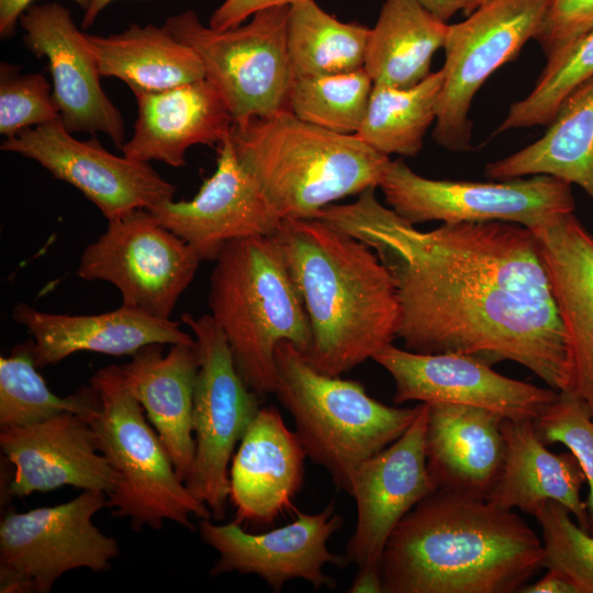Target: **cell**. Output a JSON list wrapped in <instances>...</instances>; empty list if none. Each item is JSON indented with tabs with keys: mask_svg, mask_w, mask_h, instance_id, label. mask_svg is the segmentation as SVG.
<instances>
[{
	"mask_svg": "<svg viewBox=\"0 0 593 593\" xmlns=\"http://www.w3.org/2000/svg\"><path fill=\"white\" fill-rule=\"evenodd\" d=\"M376 189L315 219L370 246L388 268L405 349L490 366L514 361L567 391L568 337L534 232L499 221L421 231L383 205Z\"/></svg>",
	"mask_w": 593,
	"mask_h": 593,
	"instance_id": "6da1fadb",
	"label": "cell"
},
{
	"mask_svg": "<svg viewBox=\"0 0 593 593\" xmlns=\"http://www.w3.org/2000/svg\"><path fill=\"white\" fill-rule=\"evenodd\" d=\"M544 568L542 541L513 511L436 490L392 532L383 593H511Z\"/></svg>",
	"mask_w": 593,
	"mask_h": 593,
	"instance_id": "7a4b0ae2",
	"label": "cell"
},
{
	"mask_svg": "<svg viewBox=\"0 0 593 593\" xmlns=\"http://www.w3.org/2000/svg\"><path fill=\"white\" fill-rule=\"evenodd\" d=\"M312 329L305 356L340 377L396 338L394 281L376 251L320 219H284L275 234Z\"/></svg>",
	"mask_w": 593,
	"mask_h": 593,
	"instance_id": "3957f363",
	"label": "cell"
},
{
	"mask_svg": "<svg viewBox=\"0 0 593 593\" xmlns=\"http://www.w3.org/2000/svg\"><path fill=\"white\" fill-rule=\"evenodd\" d=\"M231 138L282 219H314L337 200L379 188L391 163L356 134L325 130L290 111L234 125Z\"/></svg>",
	"mask_w": 593,
	"mask_h": 593,
	"instance_id": "277c9868",
	"label": "cell"
},
{
	"mask_svg": "<svg viewBox=\"0 0 593 593\" xmlns=\"http://www.w3.org/2000/svg\"><path fill=\"white\" fill-rule=\"evenodd\" d=\"M214 261L210 315L245 383L264 399L275 392L278 345L289 342L304 355L311 348L303 301L272 236L233 240Z\"/></svg>",
	"mask_w": 593,
	"mask_h": 593,
	"instance_id": "5b68a950",
	"label": "cell"
},
{
	"mask_svg": "<svg viewBox=\"0 0 593 593\" xmlns=\"http://www.w3.org/2000/svg\"><path fill=\"white\" fill-rule=\"evenodd\" d=\"M273 394L292 416L306 457L348 494L359 466L400 438L422 406L385 405L361 383L317 371L289 342L276 349Z\"/></svg>",
	"mask_w": 593,
	"mask_h": 593,
	"instance_id": "8992f818",
	"label": "cell"
},
{
	"mask_svg": "<svg viewBox=\"0 0 593 593\" xmlns=\"http://www.w3.org/2000/svg\"><path fill=\"white\" fill-rule=\"evenodd\" d=\"M100 406L86 421L99 451L116 473L107 507L130 519L133 530L160 529L165 521L194 532L192 517L212 518L209 507L192 495L179 478L157 432L126 388L120 366L100 368L90 378Z\"/></svg>",
	"mask_w": 593,
	"mask_h": 593,
	"instance_id": "52a82bcc",
	"label": "cell"
},
{
	"mask_svg": "<svg viewBox=\"0 0 593 593\" xmlns=\"http://www.w3.org/2000/svg\"><path fill=\"white\" fill-rule=\"evenodd\" d=\"M289 7L260 10L249 22L223 31L205 26L192 10L165 21L201 59L234 125L290 111L294 76L287 48Z\"/></svg>",
	"mask_w": 593,
	"mask_h": 593,
	"instance_id": "ba28073f",
	"label": "cell"
},
{
	"mask_svg": "<svg viewBox=\"0 0 593 593\" xmlns=\"http://www.w3.org/2000/svg\"><path fill=\"white\" fill-rule=\"evenodd\" d=\"M192 332L199 369L194 390L195 455L184 484L212 518H224L230 501V462L256 417L261 399L242 378L231 347L210 314L181 315Z\"/></svg>",
	"mask_w": 593,
	"mask_h": 593,
	"instance_id": "9c48e42d",
	"label": "cell"
},
{
	"mask_svg": "<svg viewBox=\"0 0 593 593\" xmlns=\"http://www.w3.org/2000/svg\"><path fill=\"white\" fill-rule=\"evenodd\" d=\"M390 209L406 222H510L530 230L574 211L571 184L547 175L489 182L423 177L391 160L379 186Z\"/></svg>",
	"mask_w": 593,
	"mask_h": 593,
	"instance_id": "30bf717a",
	"label": "cell"
},
{
	"mask_svg": "<svg viewBox=\"0 0 593 593\" xmlns=\"http://www.w3.org/2000/svg\"><path fill=\"white\" fill-rule=\"evenodd\" d=\"M547 0H491L458 23L448 24L444 43L443 87L434 141L457 153L472 150L473 98L486 79L514 60L535 38Z\"/></svg>",
	"mask_w": 593,
	"mask_h": 593,
	"instance_id": "8fae6325",
	"label": "cell"
},
{
	"mask_svg": "<svg viewBox=\"0 0 593 593\" xmlns=\"http://www.w3.org/2000/svg\"><path fill=\"white\" fill-rule=\"evenodd\" d=\"M202 260L146 209L109 221L79 259L77 276L102 280L121 293L122 305L169 320Z\"/></svg>",
	"mask_w": 593,
	"mask_h": 593,
	"instance_id": "7c38bea8",
	"label": "cell"
},
{
	"mask_svg": "<svg viewBox=\"0 0 593 593\" xmlns=\"http://www.w3.org/2000/svg\"><path fill=\"white\" fill-rule=\"evenodd\" d=\"M107 499L103 491L83 490L56 506L7 513L0 523V567L26 575L40 593L51 592L68 571L109 570L120 556L119 544L92 522Z\"/></svg>",
	"mask_w": 593,
	"mask_h": 593,
	"instance_id": "4fadbf2b",
	"label": "cell"
},
{
	"mask_svg": "<svg viewBox=\"0 0 593 593\" xmlns=\"http://www.w3.org/2000/svg\"><path fill=\"white\" fill-rule=\"evenodd\" d=\"M0 148L31 158L70 183L108 221L172 200L176 188L145 161L109 153L96 137L79 141L60 118L5 138Z\"/></svg>",
	"mask_w": 593,
	"mask_h": 593,
	"instance_id": "5bb4252c",
	"label": "cell"
},
{
	"mask_svg": "<svg viewBox=\"0 0 593 593\" xmlns=\"http://www.w3.org/2000/svg\"><path fill=\"white\" fill-rule=\"evenodd\" d=\"M296 515L292 523L260 534L246 532L235 521L215 524L211 518L200 519L202 540L219 552L210 574H256L276 593L295 579L316 590L334 589L337 581L324 568L348 566L345 556L327 548L328 539L343 527V517L335 513L333 501L318 513L296 511Z\"/></svg>",
	"mask_w": 593,
	"mask_h": 593,
	"instance_id": "9a60e30c",
	"label": "cell"
},
{
	"mask_svg": "<svg viewBox=\"0 0 593 593\" xmlns=\"http://www.w3.org/2000/svg\"><path fill=\"white\" fill-rule=\"evenodd\" d=\"M395 384V404H461L504 418L535 421L558 391L505 377L492 366L461 354H421L389 344L373 357Z\"/></svg>",
	"mask_w": 593,
	"mask_h": 593,
	"instance_id": "2e32d148",
	"label": "cell"
},
{
	"mask_svg": "<svg viewBox=\"0 0 593 593\" xmlns=\"http://www.w3.org/2000/svg\"><path fill=\"white\" fill-rule=\"evenodd\" d=\"M428 405L422 403L414 422L390 446L362 462L349 495L357 522L345 558L358 570L381 571L387 542L402 518L437 490L427 469L425 430Z\"/></svg>",
	"mask_w": 593,
	"mask_h": 593,
	"instance_id": "e0dca14e",
	"label": "cell"
},
{
	"mask_svg": "<svg viewBox=\"0 0 593 593\" xmlns=\"http://www.w3.org/2000/svg\"><path fill=\"white\" fill-rule=\"evenodd\" d=\"M148 211L202 261H214L233 240L271 236L284 220L238 159L231 133L217 145L214 172L191 200L165 201Z\"/></svg>",
	"mask_w": 593,
	"mask_h": 593,
	"instance_id": "ac0fdd59",
	"label": "cell"
},
{
	"mask_svg": "<svg viewBox=\"0 0 593 593\" xmlns=\"http://www.w3.org/2000/svg\"><path fill=\"white\" fill-rule=\"evenodd\" d=\"M19 23L25 31L26 47L38 58L48 60L53 97L66 130L104 133L121 150L123 118L101 87V75L87 33L78 30L70 11L56 2L34 3Z\"/></svg>",
	"mask_w": 593,
	"mask_h": 593,
	"instance_id": "d6986e66",
	"label": "cell"
},
{
	"mask_svg": "<svg viewBox=\"0 0 593 593\" xmlns=\"http://www.w3.org/2000/svg\"><path fill=\"white\" fill-rule=\"evenodd\" d=\"M0 447L14 467L7 493L26 496L65 485L111 494L116 473L99 451L90 424L64 413L27 426L3 428Z\"/></svg>",
	"mask_w": 593,
	"mask_h": 593,
	"instance_id": "ffe728a7",
	"label": "cell"
},
{
	"mask_svg": "<svg viewBox=\"0 0 593 593\" xmlns=\"http://www.w3.org/2000/svg\"><path fill=\"white\" fill-rule=\"evenodd\" d=\"M568 337L569 392L593 418V234L573 212L532 230Z\"/></svg>",
	"mask_w": 593,
	"mask_h": 593,
	"instance_id": "44dd1931",
	"label": "cell"
},
{
	"mask_svg": "<svg viewBox=\"0 0 593 593\" xmlns=\"http://www.w3.org/2000/svg\"><path fill=\"white\" fill-rule=\"evenodd\" d=\"M306 454L275 406L260 407L230 468V501L238 524L272 525L294 510Z\"/></svg>",
	"mask_w": 593,
	"mask_h": 593,
	"instance_id": "7402d4cb",
	"label": "cell"
},
{
	"mask_svg": "<svg viewBox=\"0 0 593 593\" xmlns=\"http://www.w3.org/2000/svg\"><path fill=\"white\" fill-rule=\"evenodd\" d=\"M12 318L32 336L37 368L55 365L79 351L132 356L150 344L194 343L192 335L181 331L180 322L125 305L99 314L68 315L42 312L21 302L13 306Z\"/></svg>",
	"mask_w": 593,
	"mask_h": 593,
	"instance_id": "603a6c76",
	"label": "cell"
},
{
	"mask_svg": "<svg viewBox=\"0 0 593 593\" xmlns=\"http://www.w3.org/2000/svg\"><path fill=\"white\" fill-rule=\"evenodd\" d=\"M134 96V133L121 148L124 156L134 160H158L181 167L188 148L217 146L234 126L222 96L206 78Z\"/></svg>",
	"mask_w": 593,
	"mask_h": 593,
	"instance_id": "cb8c5ba5",
	"label": "cell"
},
{
	"mask_svg": "<svg viewBox=\"0 0 593 593\" xmlns=\"http://www.w3.org/2000/svg\"><path fill=\"white\" fill-rule=\"evenodd\" d=\"M427 405L425 455L437 490L486 499L504 462V417L477 406Z\"/></svg>",
	"mask_w": 593,
	"mask_h": 593,
	"instance_id": "d4e9b609",
	"label": "cell"
},
{
	"mask_svg": "<svg viewBox=\"0 0 593 593\" xmlns=\"http://www.w3.org/2000/svg\"><path fill=\"white\" fill-rule=\"evenodd\" d=\"M150 344L121 365L123 381L146 412L184 482L195 455L193 404L199 369L193 344Z\"/></svg>",
	"mask_w": 593,
	"mask_h": 593,
	"instance_id": "484cf974",
	"label": "cell"
},
{
	"mask_svg": "<svg viewBox=\"0 0 593 593\" xmlns=\"http://www.w3.org/2000/svg\"><path fill=\"white\" fill-rule=\"evenodd\" d=\"M502 433L504 462L485 500L532 515L541 504L558 502L588 530L586 503L581 497L585 477L575 457L548 450L532 419L504 418Z\"/></svg>",
	"mask_w": 593,
	"mask_h": 593,
	"instance_id": "4316f807",
	"label": "cell"
},
{
	"mask_svg": "<svg viewBox=\"0 0 593 593\" xmlns=\"http://www.w3.org/2000/svg\"><path fill=\"white\" fill-rule=\"evenodd\" d=\"M547 126L536 142L486 164L484 176L508 180L547 175L579 186L593 201V77L566 97Z\"/></svg>",
	"mask_w": 593,
	"mask_h": 593,
	"instance_id": "83f0119b",
	"label": "cell"
},
{
	"mask_svg": "<svg viewBox=\"0 0 593 593\" xmlns=\"http://www.w3.org/2000/svg\"><path fill=\"white\" fill-rule=\"evenodd\" d=\"M99 71L124 81L133 93L155 92L205 78L197 53L165 25L131 24L109 36L87 34Z\"/></svg>",
	"mask_w": 593,
	"mask_h": 593,
	"instance_id": "f1b7e54d",
	"label": "cell"
},
{
	"mask_svg": "<svg viewBox=\"0 0 593 593\" xmlns=\"http://www.w3.org/2000/svg\"><path fill=\"white\" fill-rule=\"evenodd\" d=\"M448 23L418 0H384L370 29L363 68L373 83L406 88L426 78Z\"/></svg>",
	"mask_w": 593,
	"mask_h": 593,
	"instance_id": "f546056e",
	"label": "cell"
},
{
	"mask_svg": "<svg viewBox=\"0 0 593 593\" xmlns=\"http://www.w3.org/2000/svg\"><path fill=\"white\" fill-rule=\"evenodd\" d=\"M369 34V27L342 22L314 0L292 3L287 20V48L294 78L363 68Z\"/></svg>",
	"mask_w": 593,
	"mask_h": 593,
	"instance_id": "4dcf8cb0",
	"label": "cell"
},
{
	"mask_svg": "<svg viewBox=\"0 0 593 593\" xmlns=\"http://www.w3.org/2000/svg\"><path fill=\"white\" fill-rule=\"evenodd\" d=\"M443 81L439 69L406 88L373 83L356 135L385 156L415 157L436 121Z\"/></svg>",
	"mask_w": 593,
	"mask_h": 593,
	"instance_id": "1f68e13d",
	"label": "cell"
},
{
	"mask_svg": "<svg viewBox=\"0 0 593 593\" xmlns=\"http://www.w3.org/2000/svg\"><path fill=\"white\" fill-rule=\"evenodd\" d=\"M32 340L0 358V428L27 426L64 413L85 419L100 406L98 390L89 384L68 396L53 393L37 372Z\"/></svg>",
	"mask_w": 593,
	"mask_h": 593,
	"instance_id": "d6a6232c",
	"label": "cell"
},
{
	"mask_svg": "<svg viewBox=\"0 0 593 593\" xmlns=\"http://www.w3.org/2000/svg\"><path fill=\"white\" fill-rule=\"evenodd\" d=\"M373 81L365 68L349 72L294 78L290 112L310 124L339 134H357Z\"/></svg>",
	"mask_w": 593,
	"mask_h": 593,
	"instance_id": "836d02e7",
	"label": "cell"
},
{
	"mask_svg": "<svg viewBox=\"0 0 593 593\" xmlns=\"http://www.w3.org/2000/svg\"><path fill=\"white\" fill-rule=\"evenodd\" d=\"M593 77V30L561 55L546 60L533 90L508 108L494 135L548 125L566 97Z\"/></svg>",
	"mask_w": 593,
	"mask_h": 593,
	"instance_id": "e575fe53",
	"label": "cell"
},
{
	"mask_svg": "<svg viewBox=\"0 0 593 593\" xmlns=\"http://www.w3.org/2000/svg\"><path fill=\"white\" fill-rule=\"evenodd\" d=\"M533 516L541 529L544 568L564 577L575 593H593V535L558 502L541 504Z\"/></svg>",
	"mask_w": 593,
	"mask_h": 593,
	"instance_id": "d590c367",
	"label": "cell"
},
{
	"mask_svg": "<svg viewBox=\"0 0 593 593\" xmlns=\"http://www.w3.org/2000/svg\"><path fill=\"white\" fill-rule=\"evenodd\" d=\"M545 443L566 446L578 460L588 484V530L593 535V418L584 404L561 391L534 421Z\"/></svg>",
	"mask_w": 593,
	"mask_h": 593,
	"instance_id": "8d00e7d4",
	"label": "cell"
},
{
	"mask_svg": "<svg viewBox=\"0 0 593 593\" xmlns=\"http://www.w3.org/2000/svg\"><path fill=\"white\" fill-rule=\"evenodd\" d=\"M59 118L51 85L43 74H22L20 67L1 63L0 133L5 138Z\"/></svg>",
	"mask_w": 593,
	"mask_h": 593,
	"instance_id": "74e56055",
	"label": "cell"
},
{
	"mask_svg": "<svg viewBox=\"0 0 593 593\" xmlns=\"http://www.w3.org/2000/svg\"><path fill=\"white\" fill-rule=\"evenodd\" d=\"M593 30V0H547L541 26L535 36L546 60L561 55Z\"/></svg>",
	"mask_w": 593,
	"mask_h": 593,
	"instance_id": "f35d334b",
	"label": "cell"
},
{
	"mask_svg": "<svg viewBox=\"0 0 593 593\" xmlns=\"http://www.w3.org/2000/svg\"><path fill=\"white\" fill-rule=\"evenodd\" d=\"M299 0H224L214 10L209 26L223 31L243 24L256 12L279 5H291Z\"/></svg>",
	"mask_w": 593,
	"mask_h": 593,
	"instance_id": "ab89813d",
	"label": "cell"
},
{
	"mask_svg": "<svg viewBox=\"0 0 593 593\" xmlns=\"http://www.w3.org/2000/svg\"><path fill=\"white\" fill-rule=\"evenodd\" d=\"M36 0H0V36L2 38L11 37L20 21L21 15L34 4ZM86 11L90 0H71Z\"/></svg>",
	"mask_w": 593,
	"mask_h": 593,
	"instance_id": "60d3db41",
	"label": "cell"
},
{
	"mask_svg": "<svg viewBox=\"0 0 593 593\" xmlns=\"http://www.w3.org/2000/svg\"><path fill=\"white\" fill-rule=\"evenodd\" d=\"M518 592L522 593H575L574 588L560 573L547 570L537 582L525 584Z\"/></svg>",
	"mask_w": 593,
	"mask_h": 593,
	"instance_id": "b9f144b4",
	"label": "cell"
},
{
	"mask_svg": "<svg viewBox=\"0 0 593 593\" xmlns=\"http://www.w3.org/2000/svg\"><path fill=\"white\" fill-rule=\"evenodd\" d=\"M0 592L1 593H29L35 592L34 583L26 575L0 567Z\"/></svg>",
	"mask_w": 593,
	"mask_h": 593,
	"instance_id": "7bdbcfd3",
	"label": "cell"
},
{
	"mask_svg": "<svg viewBox=\"0 0 593 593\" xmlns=\"http://www.w3.org/2000/svg\"><path fill=\"white\" fill-rule=\"evenodd\" d=\"M349 593H383L381 571L358 570Z\"/></svg>",
	"mask_w": 593,
	"mask_h": 593,
	"instance_id": "ee69618b",
	"label": "cell"
},
{
	"mask_svg": "<svg viewBox=\"0 0 593 593\" xmlns=\"http://www.w3.org/2000/svg\"><path fill=\"white\" fill-rule=\"evenodd\" d=\"M429 12L444 22H448L460 11L459 0H418Z\"/></svg>",
	"mask_w": 593,
	"mask_h": 593,
	"instance_id": "f6af8a7d",
	"label": "cell"
},
{
	"mask_svg": "<svg viewBox=\"0 0 593 593\" xmlns=\"http://www.w3.org/2000/svg\"><path fill=\"white\" fill-rule=\"evenodd\" d=\"M115 0H90L88 9L85 11L81 26L87 29L91 26L100 13Z\"/></svg>",
	"mask_w": 593,
	"mask_h": 593,
	"instance_id": "bcb514c9",
	"label": "cell"
},
{
	"mask_svg": "<svg viewBox=\"0 0 593 593\" xmlns=\"http://www.w3.org/2000/svg\"><path fill=\"white\" fill-rule=\"evenodd\" d=\"M489 1L491 0H459L460 11L467 16Z\"/></svg>",
	"mask_w": 593,
	"mask_h": 593,
	"instance_id": "7dc6e473",
	"label": "cell"
}]
</instances>
